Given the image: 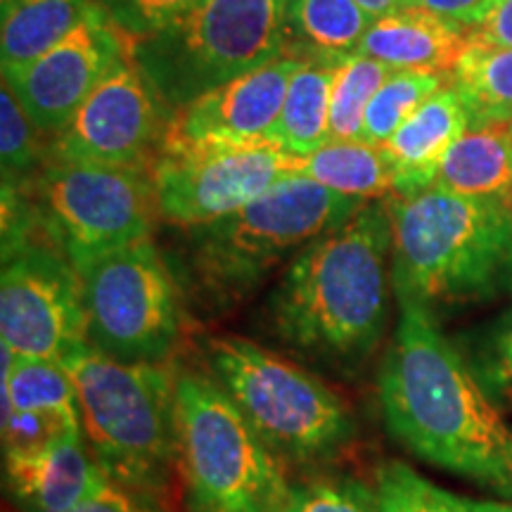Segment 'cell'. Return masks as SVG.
<instances>
[{
	"label": "cell",
	"mask_w": 512,
	"mask_h": 512,
	"mask_svg": "<svg viewBox=\"0 0 512 512\" xmlns=\"http://www.w3.org/2000/svg\"><path fill=\"white\" fill-rule=\"evenodd\" d=\"M128 41L176 22L200 0H95Z\"/></svg>",
	"instance_id": "obj_32"
},
{
	"label": "cell",
	"mask_w": 512,
	"mask_h": 512,
	"mask_svg": "<svg viewBox=\"0 0 512 512\" xmlns=\"http://www.w3.org/2000/svg\"><path fill=\"white\" fill-rule=\"evenodd\" d=\"M287 0H200L128 41V55L171 112L285 53Z\"/></svg>",
	"instance_id": "obj_8"
},
{
	"label": "cell",
	"mask_w": 512,
	"mask_h": 512,
	"mask_svg": "<svg viewBox=\"0 0 512 512\" xmlns=\"http://www.w3.org/2000/svg\"><path fill=\"white\" fill-rule=\"evenodd\" d=\"M373 24L375 17L356 0H287L283 57L344 60Z\"/></svg>",
	"instance_id": "obj_19"
},
{
	"label": "cell",
	"mask_w": 512,
	"mask_h": 512,
	"mask_svg": "<svg viewBox=\"0 0 512 512\" xmlns=\"http://www.w3.org/2000/svg\"><path fill=\"white\" fill-rule=\"evenodd\" d=\"M10 411L46 413L81 427L79 399L67 368L57 361L17 358L3 347V413Z\"/></svg>",
	"instance_id": "obj_25"
},
{
	"label": "cell",
	"mask_w": 512,
	"mask_h": 512,
	"mask_svg": "<svg viewBox=\"0 0 512 512\" xmlns=\"http://www.w3.org/2000/svg\"><path fill=\"white\" fill-rule=\"evenodd\" d=\"M128 57V38L100 5L38 60L5 69L3 83L43 133H60L83 100Z\"/></svg>",
	"instance_id": "obj_14"
},
{
	"label": "cell",
	"mask_w": 512,
	"mask_h": 512,
	"mask_svg": "<svg viewBox=\"0 0 512 512\" xmlns=\"http://www.w3.org/2000/svg\"><path fill=\"white\" fill-rule=\"evenodd\" d=\"M392 69L366 55H349L337 64L330 95V140H363V119Z\"/></svg>",
	"instance_id": "obj_28"
},
{
	"label": "cell",
	"mask_w": 512,
	"mask_h": 512,
	"mask_svg": "<svg viewBox=\"0 0 512 512\" xmlns=\"http://www.w3.org/2000/svg\"><path fill=\"white\" fill-rule=\"evenodd\" d=\"M470 46V34L451 19L411 5L375 19L356 53L373 57L389 69L451 74Z\"/></svg>",
	"instance_id": "obj_17"
},
{
	"label": "cell",
	"mask_w": 512,
	"mask_h": 512,
	"mask_svg": "<svg viewBox=\"0 0 512 512\" xmlns=\"http://www.w3.org/2000/svg\"><path fill=\"white\" fill-rule=\"evenodd\" d=\"M339 62L299 60L268 143L299 159L330 143V95Z\"/></svg>",
	"instance_id": "obj_20"
},
{
	"label": "cell",
	"mask_w": 512,
	"mask_h": 512,
	"mask_svg": "<svg viewBox=\"0 0 512 512\" xmlns=\"http://www.w3.org/2000/svg\"><path fill=\"white\" fill-rule=\"evenodd\" d=\"M448 83L446 74L413 72V69H392L380 91L370 100L366 119H363V140L373 145H384L399 131V126L439 93Z\"/></svg>",
	"instance_id": "obj_27"
},
{
	"label": "cell",
	"mask_w": 512,
	"mask_h": 512,
	"mask_svg": "<svg viewBox=\"0 0 512 512\" xmlns=\"http://www.w3.org/2000/svg\"><path fill=\"white\" fill-rule=\"evenodd\" d=\"M15 3V0H0V10H5V8H10V5Z\"/></svg>",
	"instance_id": "obj_38"
},
{
	"label": "cell",
	"mask_w": 512,
	"mask_h": 512,
	"mask_svg": "<svg viewBox=\"0 0 512 512\" xmlns=\"http://www.w3.org/2000/svg\"><path fill=\"white\" fill-rule=\"evenodd\" d=\"M373 482L380 512H512V501L460 496L430 482L401 460L382 463Z\"/></svg>",
	"instance_id": "obj_26"
},
{
	"label": "cell",
	"mask_w": 512,
	"mask_h": 512,
	"mask_svg": "<svg viewBox=\"0 0 512 512\" xmlns=\"http://www.w3.org/2000/svg\"><path fill=\"white\" fill-rule=\"evenodd\" d=\"M356 3L366 12H370L375 19H380L403 8H411V5H415V0H356Z\"/></svg>",
	"instance_id": "obj_37"
},
{
	"label": "cell",
	"mask_w": 512,
	"mask_h": 512,
	"mask_svg": "<svg viewBox=\"0 0 512 512\" xmlns=\"http://www.w3.org/2000/svg\"><path fill=\"white\" fill-rule=\"evenodd\" d=\"M204 370L287 470H325L358 437L342 394L264 344L238 335L211 337Z\"/></svg>",
	"instance_id": "obj_5"
},
{
	"label": "cell",
	"mask_w": 512,
	"mask_h": 512,
	"mask_svg": "<svg viewBox=\"0 0 512 512\" xmlns=\"http://www.w3.org/2000/svg\"><path fill=\"white\" fill-rule=\"evenodd\" d=\"M299 60L278 57L174 112L171 143H268Z\"/></svg>",
	"instance_id": "obj_15"
},
{
	"label": "cell",
	"mask_w": 512,
	"mask_h": 512,
	"mask_svg": "<svg viewBox=\"0 0 512 512\" xmlns=\"http://www.w3.org/2000/svg\"><path fill=\"white\" fill-rule=\"evenodd\" d=\"M510 200H512V195H510Z\"/></svg>",
	"instance_id": "obj_40"
},
{
	"label": "cell",
	"mask_w": 512,
	"mask_h": 512,
	"mask_svg": "<svg viewBox=\"0 0 512 512\" xmlns=\"http://www.w3.org/2000/svg\"><path fill=\"white\" fill-rule=\"evenodd\" d=\"M470 128V114L451 83L422 102L399 126V131L382 145L392 159L396 174L394 195L408 197L432 188L448 147Z\"/></svg>",
	"instance_id": "obj_18"
},
{
	"label": "cell",
	"mask_w": 512,
	"mask_h": 512,
	"mask_svg": "<svg viewBox=\"0 0 512 512\" xmlns=\"http://www.w3.org/2000/svg\"><path fill=\"white\" fill-rule=\"evenodd\" d=\"M377 375L384 427L422 463L512 501V425L448 342L437 318L411 302Z\"/></svg>",
	"instance_id": "obj_1"
},
{
	"label": "cell",
	"mask_w": 512,
	"mask_h": 512,
	"mask_svg": "<svg viewBox=\"0 0 512 512\" xmlns=\"http://www.w3.org/2000/svg\"><path fill=\"white\" fill-rule=\"evenodd\" d=\"M5 484L24 512H69L95 494L105 472L83 430L24 453H3Z\"/></svg>",
	"instance_id": "obj_16"
},
{
	"label": "cell",
	"mask_w": 512,
	"mask_h": 512,
	"mask_svg": "<svg viewBox=\"0 0 512 512\" xmlns=\"http://www.w3.org/2000/svg\"><path fill=\"white\" fill-rule=\"evenodd\" d=\"M363 204L302 174L283 178L233 214L188 228L192 283L209 304H238L275 266L342 226Z\"/></svg>",
	"instance_id": "obj_6"
},
{
	"label": "cell",
	"mask_w": 512,
	"mask_h": 512,
	"mask_svg": "<svg viewBox=\"0 0 512 512\" xmlns=\"http://www.w3.org/2000/svg\"><path fill=\"white\" fill-rule=\"evenodd\" d=\"M510 131H512V124H510Z\"/></svg>",
	"instance_id": "obj_39"
},
{
	"label": "cell",
	"mask_w": 512,
	"mask_h": 512,
	"mask_svg": "<svg viewBox=\"0 0 512 512\" xmlns=\"http://www.w3.org/2000/svg\"><path fill=\"white\" fill-rule=\"evenodd\" d=\"M38 128L15 93L3 83L0 93V159H3V183H15L17 176L34 169L41 150H38Z\"/></svg>",
	"instance_id": "obj_31"
},
{
	"label": "cell",
	"mask_w": 512,
	"mask_h": 512,
	"mask_svg": "<svg viewBox=\"0 0 512 512\" xmlns=\"http://www.w3.org/2000/svg\"><path fill=\"white\" fill-rule=\"evenodd\" d=\"M95 0H15L0 19V64L17 69L64 41L91 12Z\"/></svg>",
	"instance_id": "obj_22"
},
{
	"label": "cell",
	"mask_w": 512,
	"mask_h": 512,
	"mask_svg": "<svg viewBox=\"0 0 512 512\" xmlns=\"http://www.w3.org/2000/svg\"><path fill=\"white\" fill-rule=\"evenodd\" d=\"M396 302L437 313L512 294V200L427 188L387 197Z\"/></svg>",
	"instance_id": "obj_3"
},
{
	"label": "cell",
	"mask_w": 512,
	"mask_h": 512,
	"mask_svg": "<svg viewBox=\"0 0 512 512\" xmlns=\"http://www.w3.org/2000/svg\"><path fill=\"white\" fill-rule=\"evenodd\" d=\"M278 512H380L375 482L349 472L318 470L292 482Z\"/></svg>",
	"instance_id": "obj_29"
},
{
	"label": "cell",
	"mask_w": 512,
	"mask_h": 512,
	"mask_svg": "<svg viewBox=\"0 0 512 512\" xmlns=\"http://www.w3.org/2000/svg\"><path fill=\"white\" fill-rule=\"evenodd\" d=\"M69 512H164L157 498L126 489L105 475L95 494Z\"/></svg>",
	"instance_id": "obj_34"
},
{
	"label": "cell",
	"mask_w": 512,
	"mask_h": 512,
	"mask_svg": "<svg viewBox=\"0 0 512 512\" xmlns=\"http://www.w3.org/2000/svg\"><path fill=\"white\" fill-rule=\"evenodd\" d=\"M0 335L17 358L57 363L88 344L79 273L57 245L27 238L3 252Z\"/></svg>",
	"instance_id": "obj_12"
},
{
	"label": "cell",
	"mask_w": 512,
	"mask_h": 512,
	"mask_svg": "<svg viewBox=\"0 0 512 512\" xmlns=\"http://www.w3.org/2000/svg\"><path fill=\"white\" fill-rule=\"evenodd\" d=\"M36 214L69 264L81 268L152 238L159 211L147 169L57 159L36 181Z\"/></svg>",
	"instance_id": "obj_10"
},
{
	"label": "cell",
	"mask_w": 512,
	"mask_h": 512,
	"mask_svg": "<svg viewBox=\"0 0 512 512\" xmlns=\"http://www.w3.org/2000/svg\"><path fill=\"white\" fill-rule=\"evenodd\" d=\"M472 128L512 124V48L470 41L448 74Z\"/></svg>",
	"instance_id": "obj_24"
},
{
	"label": "cell",
	"mask_w": 512,
	"mask_h": 512,
	"mask_svg": "<svg viewBox=\"0 0 512 512\" xmlns=\"http://www.w3.org/2000/svg\"><path fill=\"white\" fill-rule=\"evenodd\" d=\"M171 117L174 112L128 55L57 133L55 157L150 169L147 157L155 159Z\"/></svg>",
	"instance_id": "obj_13"
},
{
	"label": "cell",
	"mask_w": 512,
	"mask_h": 512,
	"mask_svg": "<svg viewBox=\"0 0 512 512\" xmlns=\"http://www.w3.org/2000/svg\"><path fill=\"white\" fill-rule=\"evenodd\" d=\"M81 430L46 413L10 411L3 413V453H24L50 444L64 432Z\"/></svg>",
	"instance_id": "obj_33"
},
{
	"label": "cell",
	"mask_w": 512,
	"mask_h": 512,
	"mask_svg": "<svg viewBox=\"0 0 512 512\" xmlns=\"http://www.w3.org/2000/svg\"><path fill=\"white\" fill-rule=\"evenodd\" d=\"M491 3L494 0H415V5H420V8L437 12V15L451 19L465 29L475 27Z\"/></svg>",
	"instance_id": "obj_36"
},
{
	"label": "cell",
	"mask_w": 512,
	"mask_h": 512,
	"mask_svg": "<svg viewBox=\"0 0 512 512\" xmlns=\"http://www.w3.org/2000/svg\"><path fill=\"white\" fill-rule=\"evenodd\" d=\"M470 41L512 48V0H494L475 27L467 29Z\"/></svg>",
	"instance_id": "obj_35"
},
{
	"label": "cell",
	"mask_w": 512,
	"mask_h": 512,
	"mask_svg": "<svg viewBox=\"0 0 512 512\" xmlns=\"http://www.w3.org/2000/svg\"><path fill=\"white\" fill-rule=\"evenodd\" d=\"M387 200L363 204L287 264L266 302L285 349L328 373H361L387 332L394 294Z\"/></svg>",
	"instance_id": "obj_2"
},
{
	"label": "cell",
	"mask_w": 512,
	"mask_h": 512,
	"mask_svg": "<svg viewBox=\"0 0 512 512\" xmlns=\"http://www.w3.org/2000/svg\"><path fill=\"white\" fill-rule=\"evenodd\" d=\"M178 475L185 512H278L287 465L256 437L207 370H176Z\"/></svg>",
	"instance_id": "obj_7"
},
{
	"label": "cell",
	"mask_w": 512,
	"mask_h": 512,
	"mask_svg": "<svg viewBox=\"0 0 512 512\" xmlns=\"http://www.w3.org/2000/svg\"><path fill=\"white\" fill-rule=\"evenodd\" d=\"M302 159L271 143H171L150 164L159 219L195 228L233 214L283 178Z\"/></svg>",
	"instance_id": "obj_11"
},
{
	"label": "cell",
	"mask_w": 512,
	"mask_h": 512,
	"mask_svg": "<svg viewBox=\"0 0 512 512\" xmlns=\"http://www.w3.org/2000/svg\"><path fill=\"white\" fill-rule=\"evenodd\" d=\"M434 188L467 197L512 195V131L510 126L470 128L448 147Z\"/></svg>",
	"instance_id": "obj_21"
},
{
	"label": "cell",
	"mask_w": 512,
	"mask_h": 512,
	"mask_svg": "<svg viewBox=\"0 0 512 512\" xmlns=\"http://www.w3.org/2000/svg\"><path fill=\"white\" fill-rule=\"evenodd\" d=\"M460 351L491 399L512 408V309Z\"/></svg>",
	"instance_id": "obj_30"
},
{
	"label": "cell",
	"mask_w": 512,
	"mask_h": 512,
	"mask_svg": "<svg viewBox=\"0 0 512 512\" xmlns=\"http://www.w3.org/2000/svg\"><path fill=\"white\" fill-rule=\"evenodd\" d=\"M62 366L74 382L83 437L102 472L159 501L178 472L176 368L117 361L91 344Z\"/></svg>",
	"instance_id": "obj_4"
},
{
	"label": "cell",
	"mask_w": 512,
	"mask_h": 512,
	"mask_svg": "<svg viewBox=\"0 0 512 512\" xmlns=\"http://www.w3.org/2000/svg\"><path fill=\"white\" fill-rule=\"evenodd\" d=\"M88 344L126 363H169L183 335L176 275L152 238L76 268Z\"/></svg>",
	"instance_id": "obj_9"
},
{
	"label": "cell",
	"mask_w": 512,
	"mask_h": 512,
	"mask_svg": "<svg viewBox=\"0 0 512 512\" xmlns=\"http://www.w3.org/2000/svg\"><path fill=\"white\" fill-rule=\"evenodd\" d=\"M299 174L361 202L387 200L396 183L387 150L366 140H330L313 155L302 157Z\"/></svg>",
	"instance_id": "obj_23"
}]
</instances>
